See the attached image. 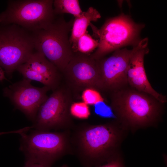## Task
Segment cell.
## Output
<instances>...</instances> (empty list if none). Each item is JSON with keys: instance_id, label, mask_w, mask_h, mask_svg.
Masks as SVG:
<instances>
[{"instance_id": "cell-1", "label": "cell", "mask_w": 167, "mask_h": 167, "mask_svg": "<svg viewBox=\"0 0 167 167\" xmlns=\"http://www.w3.org/2000/svg\"><path fill=\"white\" fill-rule=\"evenodd\" d=\"M111 93L110 106L115 118L125 128L148 127L161 119L164 104L152 96L128 84Z\"/></svg>"}, {"instance_id": "cell-2", "label": "cell", "mask_w": 167, "mask_h": 167, "mask_svg": "<svg viewBox=\"0 0 167 167\" xmlns=\"http://www.w3.org/2000/svg\"><path fill=\"white\" fill-rule=\"evenodd\" d=\"M71 141L72 150L89 165L108 161L121 142L125 128L119 123L88 125L77 128Z\"/></svg>"}, {"instance_id": "cell-3", "label": "cell", "mask_w": 167, "mask_h": 167, "mask_svg": "<svg viewBox=\"0 0 167 167\" xmlns=\"http://www.w3.org/2000/svg\"><path fill=\"white\" fill-rule=\"evenodd\" d=\"M69 130L51 132L34 129L20 135L19 150L24 155L25 165L51 166L73 152Z\"/></svg>"}, {"instance_id": "cell-4", "label": "cell", "mask_w": 167, "mask_h": 167, "mask_svg": "<svg viewBox=\"0 0 167 167\" xmlns=\"http://www.w3.org/2000/svg\"><path fill=\"white\" fill-rule=\"evenodd\" d=\"M74 19L66 22L64 15H56L46 28L32 32L36 51L43 54L62 73L74 53L69 36Z\"/></svg>"}, {"instance_id": "cell-5", "label": "cell", "mask_w": 167, "mask_h": 167, "mask_svg": "<svg viewBox=\"0 0 167 167\" xmlns=\"http://www.w3.org/2000/svg\"><path fill=\"white\" fill-rule=\"evenodd\" d=\"M91 24L94 34L99 38L97 48L90 55L96 60L124 46L137 44L139 41V34L144 27L124 14L107 19L99 29Z\"/></svg>"}, {"instance_id": "cell-6", "label": "cell", "mask_w": 167, "mask_h": 167, "mask_svg": "<svg viewBox=\"0 0 167 167\" xmlns=\"http://www.w3.org/2000/svg\"><path fill=\"white\" fill-rule=\"evenodd\" d=\"M53 0H13L0 14V24H14L31 32L46 28L55 19Z\"/></svg>"}, {"instance_id": "cell-7", "label": "cell", "mask_w": 167, "mask_h": 167, "mask_svg": "<svg viewBox=\"0 0 167 167\" xmlns=\"http://www.w3.org/2000/svg\"><path fill=\"white\" fill-rule=\"evenodd\" d=\"M0 27V66L8 77L35 51L32 32L14 24Z\"/></svg>"}, {"instance_id": "cell-8", "label": "cell", "mask_w": 167, "mask_h": 167, "mask_svg": "<svg viewBox=\"0 0 167 167\" xmlns=\"http://www.w3.org/2000/svg\"><path fill=\"white\" fill-rule=\"evenodd\" d=\"M69 91L60 86L40 107L32 126L35 129L50 131L67 129L72 126Z\"/></svg>"}, {"instance_id": "cell-9", "label": "cell", "mask_w": 167, "mask_h": 167, "mask_svg": "<svg viewBox=\"0 0 167 167\" xmlns=\"http://www.w3.org/2000/svg\"><path fill=\"white\" fill-rule=\"evenodd\" d=\"M32 80L23 78L3 90V95L8 97L16 109L22 112L33 122L41 105L48 98L50 90L44 86L37 87L31 84Z\"/></svg>"}, {"instance_id": "cell-10", "label": "cell", "mask_w": 167, "mask_h": 167, "mask_svg": "<svg viewBox=\"0 0 167 167\" xmlns=\"http://www.w3.org/2000/svg\"><path fill=\"white\" fill-rule=\"evenodd\" d=\"M62 73L71 86L79 91L87 88L103 91L98 61L90 55L74 52Z\"/></svg>"}, {"instance_id": "cell-11", "label": "cell", "mask_w": 167, "mask_h": 167, "mask_svg": "<svg viewBox=\"0 0 167 167\" xmlns=\"http://www.w3.org/2000/svg\"><path fill=\"white\" fill-rule=\"evenodd\" d=\"M136 44L131 49L120 48L113 51L109 57L97 60L100 67L103 91L111 92L128 84L127 71Z\"/></svg>"}, {"instance_id": "cell-12", "label": "cell", "mask_w": 167, "mask_h": 167, "mask_svg": "<svg viewBox=\"0 0 167 167\" xmlns=\"http://www.w3.org/2000/svg\"><path fill=\"white\" fill-rule=\"evenodd\" d=\"M148 42V39L145 38L139 41L135 45L127 71L128 84L137 90L152 96L165 104L167 101L166 96L154 89L149 83L145 72L144 60L145 56L149 52Z\"/></svg>"}, {"instance_id": "cell-13", "label": "cell", "mask_w": 167, "mask_h": 167, "mask_svg": "<svg viewBox=\"0 0 167 167\" xmlns=\"http://www.w3.org/2000/svg\"><path fill=\"white\" fill-rule=\"evenodd\" d=\"M16 70L24 78L39 82L53 91L60 86L61 73L40 52L36 51Z\"/></svg>"}, {"instance_id": "cell-14", "label": "cell", "mask_w": 167, "mask_h": 167, "mask_svg": "<svg viewBox=\"0 0 167 167\" xmlns=\"http://www.w3.org/2000/svg\"><path fill=\"white\" fill-rule=\"evenodd\" d=\"M101 18L99 11L92 6L86 11H83L79 16L75 17L70 37V41L74 52H75L78 40L87 31V27L91 22L96 21Z\"/></svg>"}, {"instance_id": "cell-15", "label": "cell", "mask_w": 167, "mask_h": 167, "mask_svg": "<svg viewBox=\"0 0 167 167\" xmlns=\"http://www.w3.org/2000/svg\"><path fill=\"white\" fill-rule=\"evenodd\" d=\"M53 7L55 15L66 13L71 14L76 17L83 12L78 0H54Z\"/></svg>"}, {"instance_id": "cell-16", "label": "cell", "mask_w": 167, "mask_h": 167, "mask_svg": "<svg viewBox=\"0 0 167 167\" xmlns=\"http://www.w3.org/2000/svg\"><path fill=\"white\" fill-rule=\"evenodd\" d=\"M98 45V40L93 39L87 31L78 40L75 52L90 55L97 48Z\"/></svg>"}, {"instance_id": "cell-17", "label": "cell", "mask_w": 167, "mask_h": 167, "mask_svg": "<svg viewBox=\"0 0 167 167\" xmlns=\"http://www.w3.org/2000/svg\"><path fill=\"white\" fill-rule=\"evenodd\" d=\"M70 112L71 116L80 119H87L90 115L88 105L83 102L72 103Z\"/></svg>"}, {"instance_id": "cell-18", "label": "cell", "mask_w": 167, "mask_h": 167, "mask_svg": "<svg viewBox=\"0 0 167 167\" xmlns=\"http://www.w3.org/2000/svg\"><path fill=\"white\" fill-rule=\"evenodd\" d=\"M83 102L88 105H94L104 99L98 91L92 88H87L82 91L81 96Z\"/></svg>"}, {"instance_id": "cell-19", "label": "cell", "mask_w": 167, "mask_h": 167, "mask_svg": "<svg viewBox=\"0 0 167 167\" xmlns=\"http://www.w3.org/2000/svg\"><path fill=\"white\" fill-rule=\"evenodd\" d=\"M94 112L97 115L104 118H114L115 115L110 107L104 101H99L94 105Z\"/></svg>"}, {"instance_id": "cell-20", "label": "cell", "mask_w": 167, "mask_h": 167, "mask_svg": "<svg viewBox=\"0 0 167 167\" xmlns=\"http://www.w3.org/2000/svg\"><path fill=\"white\" fill-rule=\"evenodd\" d=\"M99 167H124L121 158H113L106 164Z\"/></svg>"}, {"instance_id": "cell-21", "label": "cell", "mask_w": 167, "mask_h": 167, "mask_svg": "<svg viewBox=\"0 0 167 167\" xmlns=\"http://www.w3.org/2000/svg\"><path fill=\"white\" fill-rule=\"evenodd\" d=\"M24 167H51V166H47L37 164H33L28 165H25ZM60 167H69L68 165H64Z\"/></svg>"}, {"instance_id": "cell-22", "label": "cell", "mask_w": 167, "mask_h": 167, "mask_svg": "<svg viewBox=\"0 0 167 167\" xmlns=\"http://www.w3.org/2000/svg\"><path fill=\"white\" fill-rule=\"evenodd\" d=\"M18 131L17 130L11 131L8 132H0V135L7 134H10V133H17Z\"/></svg>"}]
</instances>
